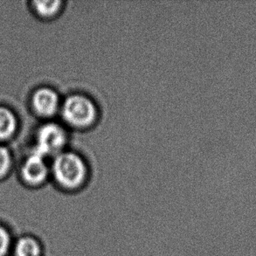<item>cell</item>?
I'll use <instances>...</instances> for the list:
<instances>
[{
  "label": "cell",
  "instance_id": "1",
  "mask_svg": "<svg viewBox=\"0 0 256 256\" xmlns=\"http://www.w3.org/2000/svg\"><path fill=\"white\" fill-rule=\"evenodd\" d=\"M59 190L74 192L82 190L88 184V168L84 160L73 152H62L54 156L50 168Z\"/></svg>",
  "mask_w": 256,
  "mask_h": 256
},
{
  "label": "cell",
  "instance_id": "2",
  "mask_svg": "<svg viewBox=\"0 0 256 256\" xmlns=\"http://www.w3.org/2000/svg\"><path fill=\"white\" fill-rule=\"evenodd\" d=\"M64 120L74 127L85 128L93 124L97 118L96 106L93 100L84 94L68 97L62 107Z\"/></svg>",
  "mask_w": 256,
  "mask_h": 256
},
{
  "label": "cell",
  "instance_id": "3",
  "mask_svg": "<svg viewBox=\"0 0 256 256\" xmlns=\"http://www.w3.org/2000/svg\"><path fill=\"white\" fill-rule=\"evenodd\" d=\"M65 130L56 122H46L38 127L35 134L34 152L46 158L50 156H57L62 152L66 144Z\"/></svg>",
  "mask_w": 256,
  "mask_h": 256
},
{
  "label": "cell",
  "instance_id": "4",
  "mask_svg": "<svg viewBox=\"0 0 256 256\" xmlns=\"http://www.w3.org/2000/svg\"><path fill=\"white\" fill-rule=\"evenodd\" d=\"M50 174L46 158L34 150L28 154L20 167L21 181L32 188L42 186L48 180Z\"/></svg>",
  "mask_w": 256,
  "mask_h": 256
},
{
  "label": "cell",
  "instance_id": "5",
  "mask_svg": "<svg viewBox=\"0 0 256 256\" xmlns=\"http://www.w3.org/2000/svg\"><path fill=\"white\" fill-rule=\"evenodd\" d=\"M30 107L40 118H52L59 110V94L49 86H40L32 93Z\"/></svg>",
  "mask_w": 256,
  "mask_h": 256
},
{
  "label": "cell",
  "instance_id": "6",
  "mask_svg": "<svg viewBox=\"0 0 256 256\" xmlns=\"http://www.w3.org/2000/svg\"><path fill=\"white\" fill-rule=\"evenodd\" d=\"M20 119L15 111L6 105L0 104V144H6L17 135Z\"/></svg>",
  "mask_w": 256,
  "mask_h": 256
},
{
  "label": "cell",
  "instance_id": "7",
  "mask_svg": "<svg viewBox=\"0 0 256 256\" xmlns=\"http://www.w3.org/2000/svg\"><path fill=\"white\" fill-rule=\"evenodd\" d=\"M44 250L38 237L24 236L14 245V256H43Z\"/></svg>",
  "mask_w": 256,
  "mask_h": 256
},
{
  "label": "cell",
  "instance_id": "8",
  "mask_svg": "<svg viewBox=\"0 0 256 256\" xmlns=\"http://www.w3.org/2000/svg\"><path fill=\"white\" fill-rule=\"evenodd\" d=\"M62 1L54 0V1H32L30 4L31 9L37 17L48 20L54 17L59 14L62 6Z\"/></svg>",
  "mask_w": 256,
  "mask_h": 256
},
{
  "label": "cell",
  "instance_id": "9",
  "mask_svg": "<svg viewBox=\"0 0 256 256\" xmlns=\"http://www.w3.org/2000/svg\"><path fill=\"white\" fill-rule=\"evenodd\" d=\"M14 154L6 144H0V181L6 178L14 169Z\"/></svg>",
  "mask_w": 256,
  "mask_h": 256
},
{
  "label": "cell",
  "instance_id": "10",
  "mask_svg": "<svg viewBox=\"0 0 256 256\" xmlns=\"http://www.w3.org/2000/svg\"><path fill=\"white\" fill-rule=\"evenodd\" d=\"M10 236L4 226L0 225V256H6L10 248Z\"/></svg>",
  "mask_w": 256,
  "mask_h": 256
}]
</instances>
